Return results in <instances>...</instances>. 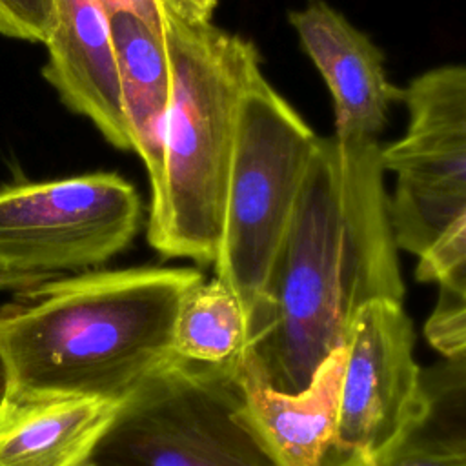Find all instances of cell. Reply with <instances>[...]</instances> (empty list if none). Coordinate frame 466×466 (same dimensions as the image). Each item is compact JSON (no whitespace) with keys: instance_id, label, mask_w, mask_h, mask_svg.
Instances as JSON below:
<instances>
[{"instance_id":"obj_13","label":"cell","mask_w":466,"mask_h":466,"mask_svg":"<svg viewBox=\"0 0 466 466\" xmlns=\"http://www.w3.org/2000/svg\"><path fill=\"white\" fill-rule=\"evenodd\" d=\"M109 27L133 151L140 157L153 191L162 175L164 127L171 96L166 42L162 31L129 15H113Z\"/></svg>"},{"instance_id":"obj_10","label":"cell","mask_w":466,"mask_h":466,"mask_svg":"<svg viewBox=\"0 0 466 466\" xmlns=\"http://www.w3.org/2000/svg\"><path fill=\"white\" fill-rule=\"evenodd\" d=\"M44 78L116 149L133 151L107 15L95 0H56Z\"/></svg>"},{"instance_id":"obj_11","label":"cell","mask_w":466,"mask_h":466,"mask_svg":"<svg viewBox=\"0 0 466 466\" xmlns=\"http://www.w3.org/2000/svg\"><path fill=\"white\" fill-rule=\"evenodd\" d=\"M344 346L329 353L299 393L271 388L248 355L237 364L246 410L279 466H324L337 420Z\"/></svg>"},{"instance_id":"obj_14","label":"cell","mask_w":466,"mask_h":466,"mask_svg":"<svg viewBox=\"0 0 466 466\" xmlns=\"http://www.w3.org/2000/svg\"><path fill=\"white\" fill-rule=\"evenodd\" d=\"M248 350L246 315L217 279L200 280L182 299L171 333L175 357L206 366L235 368Z\"/></svg>"},{"instance_id":"obj_17","label":"cell","mask_w":466,"mask_h":466,"mask_svg":"<svg viewBox=\"0 0 466 466\" xmlns=\"http://www.w3.org/2000/svg\"><path fill=\"white\" fill-rule=\"evenodd\" d=\"M426 337L435 350L451 360H464L466 293L439 289L433 313L426 322Z\"/></svg>"},{"instance_id":"obj_2","label":"cell","mask_w":466,"mask_h":466,"mask_svg":"<svg viewBox=\"0 0 466 466\" xmlns=\"http://www.w3.org/2000/svg\"><path fill=\"white\" fill-rule=\"evenodd\" d=\"M191 268L82 271L20 288L0 308V395L116 404L173 357Z\"/></svg>"},{"instance_id":"obj_20","label":"cell","mask_w":466,"mask_h":466,"mask_svg":"<svg viewBox=\"0 0 466 466\" xmlns=\"http://www.w3.org/2000/svg\"><path fill=\"white\" fill-rule=\"evenodd\" d=\"M182 9L198 20H211L217 0H175Z\"/></svg>"},{"instance_id":"obj_8","label":"cell","mask_w":466,"mask_h":466,"mask_svg":"<svg viewBox=\"0 0 466 466\" xmlns=\"http://www.w3.org/2000/svg\"><path fill=\"white\" fill-rule=\"evenodd\" d=\"M413 342L402 302L379 299L355 315L344 340L335 435L324 466H368L426 420L431 393Z\"/></svg>"},{"instance_id":"obj_1","label":"cell","mask_w":466,"mask_h":466,"mask_svg":"<svg viewBox=\"0 0 466 466\" xmlns=\"http://www.w3.org/2000/svg\"><path fill=\"white\" fill-rule=\"evenodd\" d=\"M379 142L319 140L289 229L258 308L246 355L264 380L299 393L344 346L370 302H402Z\"/></svg>"},{"instance_id":"obj_19","label":"cell","mask_w":466,"mask_h":466,"mask_svg":"<svg viewBox=\"0 0 466 466\" xmlns=\"http://www.w3.org/2000/svg\"><path fill=\"white\" fill-rule=\"evenodd\" d=\"M111 18L113 15H129L151 29L162 31V15L158 0H95Z\"/></svg>"},{"instance_id":"obj_5","label":"cell","mask_w":466,"mask_h":466,"mask_svg":"<svg viewBox=\"0 0 466 466\" xmlns=\"http://www.w3.org/2000/svg\"><path fill=\"white\" fill-rule=\"evenodd\" d=\"M80 466H279L253 426L237 366L169 357L115 406Z\"/></svg>"},{"instance_id":"obj_16","label":"cell","mask_w":466,"mask_h":466,"mask_svg":"<svg viewBox=\"0 0 466 466\" xmlns=\"http://www.w3.org/2000/svg\"><path fill=\"white\" fill-rule=\"evenodd\" d=\"M415 277L437 282L439 289L466 293V218L457 220L419 255Z\"/></svg>"},{"instance_id":"obj_21","label":"cell","mask_w":466,"mask_h":466,"mask_svg":"<svg viewBox=\"0 0 466 466\" xmlns=\"http://www.w3.org/2000/svg\"><path fill=\"white\" fill-rule=\"evenodd\" d=\"M36 284V280H29V279H22V277H13V275H4L0 273V288H7V286H18V288H25Z\"/></svg>"},{"instance_id":"obj_15","label":"cell","mask_w":466,"mask_h":466,"mask_svg":"<svg viewBox=\"0 0 466 466\" xmlns=\"http://www.w3.org/2000/svg\"><path fill=\"white\" fill-rule=\"evenodd\" d=\"M368 466H466V444L462 428L451 431L437 428V415L431 410L426 420L402 439L395 448Z\"/></svg>"},{"instance_id":"obj_12","label":"cell","mask_w":466,"mask_h":466,"mask_svg":"<svg viewBox=\"0 0 466 466\" xmlns=\"http://www.w3.org/2000/svg\"><path fill=\"white\" fill-rule=\"evenodd\" d=\"M115 406L86 397L0 395V466H80Z\"/></svg>"},{"instance_id":"obj_4","label":"cell","mask_w":466,"mask_h":466,"mask_svg":"<svg viewBox=\"0 0 466 466\" xmlns=\"http://www.w3.org/2000/svg\"><path fill=\"white\" fill-rule=\"evenodd\" d=\"M320 137L260 73L244 91L226 180L215 279L240 302L246 324L289 229Z\"/></svg>"},{"instance_id":"obj_3","label":"cell","mask_w":466,"mask_h":466,"mask_svg":"<svg viewBox=\"0 0 466 466\" xmlns=\"http://www.w3.org/2000/svg\"><path fill=\"white\" fill-rule=\"evenodd\" d=\"M171 67L162 175L151 191L147 242L167 258L213 264L224 218L238 104L257 78L251 40L158 0Z\"/></svg>"},{"instance_id":"obj_6","label":"cell","mask_w":466,"mask_h":466,"mask_svg":"<svg viewBox=\"0 0 466 466\" xmlns=\"http://www.w3.org/2000/svg\"><path fill=\"white\" fill-rule=\"evenodd\" d=\"M142 220L137 187L118 173L20 182L0 189V273L46 280L104 264Z\"/></svg>"},{"instance_id":"obj_18","label":"cell","mask_w":466,"mask_h":466,"mask_svg":"<svg viewBox=\"0 0 466 466\" xmlns=\"http://www.w3.org/2000/svg\"><path fill=\"white\" fill-rule=\"evenodd\" d=\"M56 18V0H0V35L46 42Z\"/></svg>"},{"instance_id":"obj_9","label":"cell","mask_w":466,"mask_h":466,"mask_svg":"<svg viewBox=\"0 0 466 466\" xmlns=\"http://www.w3.org/2000/svg\"><path fill=\"white\" fill-rule=\"evenodd\" d=\"M289 24L331 93L333 138L379 142L390 106L400 102V87L388 80L382 51L324 0L291 11Z\"/></svg>"},{"instance_id":"obj_7","label":"cell","mask_w":466,"mask_h":466,"mask_svg":"<svg viewBox=\"0 0 466 466\" xmlns=\"http://www.w3.org/2000/svg\"><path fill=\"white\" fill-rule=\"evenodd\" d=\"M406 133L380 146L384 173H395L388 220L397 249L420 255L466 218V69L441 66L400 89Z\"/></svg>"}]
</instances>
